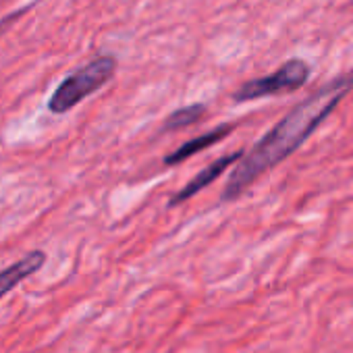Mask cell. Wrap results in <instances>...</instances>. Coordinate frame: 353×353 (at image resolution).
<instances>
[{
    "label": "cell",
    "instance_id": "obj_1",
    "mask_svg": "<svg viewBox=\"0 0 353 353\" xmlns=\"http://www.w3.org/2000/svg\"><path fill=\"white\" fill-rule=\"evenodd\" d=\"M351 88L353 73L341 75L324 83L318 92H314L293 110H289L260 141L252 145L250 152H245V156L231 170L221 192V202H235L248 192V188L258 176H262L266 170H272L276 164L297 152L307 141V137L326 121V117L339 106V102L351 92Z\"/></svg>",
    "mask_w": 353,
    "mask_h": 353
},
{
    "label": "cell",
    "instance_id": "obj_2",
    "mask_svg": "<svg viewBox=\"0 0 353 353\" xmlns=\"http://www.w3.org/2000/svg\"><path fill=\"white\" fill-rule=\"evenodd\" d=\"M117 71L114 57H98L65 77L54 94L48 100V110L54 114H65L71 108H75L79 102H83L88 96L98 92L102 85H106Z\"/></svg>",
    "mask_w": 353,
    "mask_h": 353
},
{
    "label": "cell",
    "instance_id": "obj_3",
    "mask_svg": "<svg viewBox=\"0 0 353 353\" xmlns=\"http://www.w3.org/2000/svg\"><path fill=\"white\" fill-rule=\"evenodd\" d=\"M307 79H310V65L301 59H291L285 65H281L274 73L245 81L233 94V100L252 102V100H260L266 96H279L283 92H295L301 85H305Z\"/></svg>",
    "mask_w": 353,
    "mask_h": 353
},
{
    "label": "cell",
    "instance_id": "obj_4",
    "mask_svg": "<svg viewBox=\"0 0 353 353\" xmlns=\"http://www.w3.org/2000/svg\"><path fill=\"white\" fill-rule=\"evenodd\" d=\"M243 156H245V152H243V150H237V152L225 154V156L216 158L214 162H210L206 168H202V170L194 176V179H192L190 183H185L179 192H176V194L170 198L168 206L174 208V206H181V204H185L188 200H192L196 194H200L202 190H206L208 185H212L227 168H231V164L239 162Z\"/></svg>",
    "mask_w": 353,
    "mask_h": 353
},
{
    "label": "cell",
    "instance_id": "obj_5",
    "mask_svg": "<svg viewBox=\"0 0 353 353\" xmlns=\"http://www.w3.org/2000/svg\"><path fill=\"white\" fill-rule=\"evenodd\" d=\"M231 131H233V125H231V123L219 125V127H214V129H210V131H206V133H202V135H198V137H194V139L181 143L174 152L166 154V156L162 158V164H164V166H176V164H181V162L194 158L196 154H200V152L212 148L214 143L223 141L225 137L231 135Z\"/></svg>",
    "mask_w": 353,
    "mask_h": 353
},
{
    "label": "cell",
    "instance_id": "obj_6",
    "mask_svg": "<svg viewBox=\"0 0 353 353\" xmlns=\"http://www.w3.org/2000/svg\"><path fill=\"white\" fill-rule=\"evenodd\" d=\"M44 262H46V254L36 250V252H30L19 262L7 266L5 270H0V299H3L9 291H13L21 281L36 274L42 268Z\"/></svg>",
    "mask_w": 353,
    "mask_h": 353
},
{
    "label": "cell",
    "instance_id": "obj_7",
    "mask_svg": "<svg viewBox=\"0 0 353 353\" xmlns=\"http://www.w3.org/2000/svg\"><path fill=\"white\" fill-rule=\"evenodd\" d=\"M206 114V106L202 102H196V104H190V106H183V108H176L174 112H170L162 125V133L164 131H179L183 127H190V125H196L202 117Z\"/></svg>",
    "mask_w": 353,
    "mask_h": 353
}]
</instances>
